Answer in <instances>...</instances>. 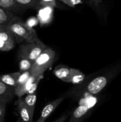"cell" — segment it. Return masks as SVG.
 <instances>
[{
	"mask_svg": "<svg viewBox=\"0 0 121 122\" xmlns=\"http://www.w3.org/2000/svg\"><path fill=\"white\" fill-rule=\"evenodd\" d=\"M5 28L13 33L17 43H33L40 41L35 30L28 27L18 15L14 16L6 25Z\"/></svg>",
	"mask_w": 121,
	"mask_h": 122,
	"instance_id": "cell-1",
	"label": "cell"
},
{
	"mask_svg": "<svg viewBox=\"0 0 121 122\" xmlns=\"http://www.w3.org/2000/svg\"><path fill=\"white\" fill-rule=\"evenodd\" d=\"M121 72V60L106 73L104 75L98 76L91 80L87 86V90L90 94L96 95L103 90L106 86L115 76Z\"/></svg>",
	"mask_w": 121,
	"mask_h": 122,
	"instance_id": "cell-2",
	"label": "cell"
},
{
	"mask_svg": "<svg viewBox=\"0 0 121 122\" xmlns=\"http://www.w3.org/2000/svg\"><path fill=\"white\" fill-rule=\"evenodd\" d=\"M55 57V51L46 46L33 63L30 69L31 75H43V73L53 64Z\"/></svg>",
	"mask_w": 121,
	"mask_h": 122,
	"instance_id": "cell-3",
	"label": "cell"
},
{
	"mask_svg": "<svg viewBox=\"0 0 121 122\" xmlns=\"http://www.w3.org/2000/svg\"><path fill=\"white\" fill-rule=\"evenodd\" d=\"M46 47L41 41L33 43H24L20 46L18 56L21 59H27L34 63Z\"/></svg>",
	"mask_w": 121,
	"mask_h": 122,
	"instance_id": "cell-4",
	"label": "cell"
},
{
	"mask_svg": "<svg viewBox=\"0 0 121 122\" xmlns=\"http://www.w3.org/2000/svg\"><path fill=\"white\" fill-rule=\"evenodd\" d=\"M0 8L13 13L16 15H21L26 11L19 5L15 0H0Z\"/></svg>",
	"mask_w": 121,
	"mask_h": 122,
	"instance_id": "cell-5",
	"label": "cell"
},
{
	"mask_svg": "<svg viewBox=\"0 0 121 122\" xmlns=\"http://www.w3.org/2000/svg\"><path fill=\"white\" fill-rule=\"evenodd\" d=\"M15 88L9 86L0 81V102L8 104L15 97Z\"/></svg>",
	"mask_w": 121,
	"mask_h": 122,
	"instance_id": "cell-6",
	"label": "cell"
},
{
	"mask_svg": "<svg viewBox=\"0 0 121 122\" xmlns=\"http://www.w3.org/2000/svg\"><path fill=\"white\" fill-rule=\"evenodd\" d=\"M63 100L64 98L60 97L47 104L41 112L40 117L36 122H45L49 116L54 112L57 107L60 104Z\"/></svg>",
	"mask_w": 121,
	"mask_h": 122,
	"instance_id": "cell-7",
	"label": "cell"
},
{
	"mask_svg": "<svg viewBox=\"0 0 121 122\" xmlns=\"http://www.w3.org/2000/svg\"><path fill=\"white\" fill-rule=\"evenodd\" d=\"M15 105L22 122H33V118L30 116L29 112L24 102L23 99L19 98L15 102Z\"/></svg>",
	"mask_w": 121,
	"mask_h": 122,
	"instance_id": "cell-8",
	"label": "cell"
},
{
	"mask_svg": "<svg viewBox=\"0 0 121 122\" xmlns=\"http://www.w3.org/2000/svg\"><path fill=\"white\" fill-rule=\"evenodd\" d=\"M20 75L21 73L19 71L1 75H0V81L9 86L15 88L17 86L18 79H19Z\"/></svg>",
	"mask_w": 121,
	"mask_h": 122,
	"instance_id": "cell-9",
	"label": "cell"
},
{
	"mask_svg": "<svg viewBox=\"0 0 121 122\" xmlns=\"http://www.w3.org/2000/svg\"><path fill=\"white\" fill-rule=\"evenodd\" d=\"M89 108L85 105H80L73 112L70 122H81L88 112Z\"/></svg>",
	"mask_w": 121,
	"mask_h": 122,
	"instance_id": "cell-10",
	"label": "cell"
},
{
	"mask_svg": "<svg viewBox=\"0 0 121 122\" xmlns=\"http://www.w3.org/2000/svg\"><path fill=\"white\" fill-rule=\"evenodd\" d=\"M71 68L65 66H58L53 70V73L56 77L64 82H68L69 77L71 73Z\"/></svg>",
	"mask_w": 121,
	"mask_h": 122,
	"instance_id": "cell-11",
	"label": "cell"
},
{
	"mask_svg": "<svg viewBox=\"0 0 121 122\" xmlns=\"http://www.w3.org/2000/svg\"><path fill=\"white\" fill-rule=\"evenodd\" d=\"M40 76V75H39ZM39 76L36 75H30L29 78L27 81V82L20 88H15V94L16 96H17L19 98H21V97L23 96L24 95L27 94V91L30 88L31 85L33 84V82L36 80L37 77Z\"/></svg>",
	"mask_w": 121,
	"mask_h": 122,
	"instance_id": "cell-12",
	"label": "cell"
},
{
	"mask_svg": "<svg viewBox=\"0 0 121 122\" xmlns=\"http://www.w3.org/2000/svg\"><path fill=\"white\" fill-rule=\"evenodd\" d=\"M17 3L24 9L39 10L42 8L40 0H15Z\"/></svg>",
	"mask_w": 121,
	"mask_h": 122,
	"instance_id": "cell-13",
	"label": "cell"
},
{
	"mask_svg": "<svg viewBox=\"0 0 121 122\" xmlns=\"http://www.w3.org/2000/svg\"><path fill=\"white\" fill-rule=\"evenodd\" d=\"M24 102L26 107L29 112L30 116L32 118L33 117V114H34V108H35L36 102L37 100V95L36 92L33 94H28L26 96V97L23 99Z\"/></svg>",
	"mask_w": 121,
	"mask_h": 122,
	"instance_id": "cell-14",
	"label": "cell"
},
{
	"mask_svg": "<svg viewBox=\"0 0 121 122\" xmlns=\"http://www.w3.org/2000/svg\"><path fill=\"white\" fill-rule=\"evenodd\" d=\"M84 79H85V75L81 71L78 69L71 68V73L68 82L74 84H79L84 81Z\"/></svg>",
	"mask_w": 121,
	"mask_h": 122,
	"instance_id": "cell-15",
	"label": "cell"
},
{
	"mask_svg": "<svg viewBox=\"0 0 121 122\" xmlns=\"http://www.w3.org/2000/svg\"><path fill=\"white\" fill-rule=\"evenodd\" d=\"M15 15L12 12L0 8V26L6 25Z\"/></svg>",
	"mask_w": 121,
	"mask_h": 122,
	"instance_id": "cell-16",
	"label": "cell"
},
{
	"mask_svg": "<svg viewBox=\"0 0 121 122\" xmlns=\"http://www.w3.org/2000/svg\"><path fill=\"white\" fill-rule=\"evenodd\" d=\"M0 41L15 46V39L14 36L11 32L7 30L0 32Z\"/></svg>",
	"mask_w": 121,
	"mask_h": 122,
	"instance_id": "cell-17",
	"label": "cell"
},
{
	"mask_svg": "<svg viewBox=\"0 0 121 122\" xmlns=\"http://www.w3.org/2000/svg\"><path fill=\"white\" fill-rule=\"evenodd\" d=\"M33 64V62L28 60L27 59H21L19 64V72L20 73L25 72L26 71L30 70L32 68V65Z\"/></svg>",
	"mask_w": 121,
	"mask_h": 122,
	"instance_id": "cell-18",
	"label": "cell"
},
{
	"mask_svg": "<svg viewBox=\"0 0 121 122\" xmlns=\"http://www.w3.org/2000/svg\"><path fill=\"white\" fill-rule=\"evenodd\" d=\"M31 75V72L30 70H28V71H26L25 72L22 73L20 75V77H19V79L17 81V86L15 88H20V87L22 86L28 80V79L29 78V77Z\"/></svg>",
	"mask_w": 121,
	"mask_h": 122,
	"instance_id": "cell-19",
	"label": "cell"
},
{
	"mask_svg": "<svg viewBox=\"0 0 121 122\" xmlns=\"http://www.w3.org/2000/svg\"><path fill=\"white\" fill-rule=\"evenodd\" d=\"M43 77V75H41L40 76H39L37 77V78L36 79L35 81L33 83V84L31 85L30 88L28 89V91L27 92V95H28V94H34V93L36 92V89L37 88L38 85H39V82L40 81V80L42 79Z\"/></svg>",
	"mask_w": 121,
	"mask_h": 122,
	"instance_id": "cell-20",
	"label": "cell"
},
{
	"mask_svg": "<svg viewBox=\"0 0 121 122\" xmlns=\"http://www.w3.org/2000/svg\"><path fill=\"white\" fill-rule=\"evenodd\" d=\"M42 8L43 7H58V4L56 0H40Z\"/></svg>",
	"mask_w": 121,
	"mask_h": 122,
	"instance_id": "cell-21",
	"label": "cell"
},
{
	"mask_svg": "<svg viewBox=\"0 0 121 122\" xmlns=\"http://www.w3.org/2000/svg\"><path fill=\"white\" fill-rule=\"evenodd\" d=\"M14 47V45L7 44L5 42L0 41V51H9Z\"/></svg>",
	"mask_w": 121,
	"mask_h": 122,
	"instance_id": "cell-22",
	"label": "cell"
},
{
	"mask_svg": "<svg viewBox=\"0 0 121 122\" xmlns=\"http://www.w3.org/2000/svg\"><path fill=\"white\" fill-rule=\"evenodd\" d=\"M60 1L71 7H75L77 5L83 3L82 0H60Z\"/></svg>",
	"mask_w": 121,
	"mask_h": 122,
	"instance_id": "cell-23",
	"label": "cell"
},
{
	"mask_svg": "<svg viewBox=\"0 0 121 122\" xmlns=\"http://www.w3.org/2000/svg\"><path fill=\"white\" fill-rule=\"evenodd\" d=\"M6 106H7V104L0 102V122H4Z\"/></svg>",
	"mask_w": 121,
	"mask_h": 122,
	"instance_id": "cell-24",
	"label": "cell"
},
{
	"mask_svg": "<svg viewBox=\"0 0 121 122\" xmlns=\"http://www.w3.org/2000/svg\"><path fill=\"white\" fill-rule=\"evenodd\" d=\"M86 3H87L91 7L98 8V6L100 4H102L103 2L102 0H87Z\"/></svg>",
	"mask_w": 121,
	"mask_h": 122,
	"instance_id": "cell-25",
	"label": "cell"
},
{
	"mask_svg": "<svg viewBox=\"0 0 121 122\" xmlns=\"http://www.w3.org/2000/svg\"><path fill=\"white\" fill-rule=\"evenodd\" d=\"M37 23H38L37 19L35 17H32L27 20V22L26 23V25H27L28 27H30V28H33V26L37 25Z\"/></svg>",
	"mask_w": 121,
	"mask_h": 122,
	"instance_id": "cell-26",
	"label": "cell"
},
{
	"mask_svg": "<svg viewBox=\"0 0 121 122\" xmlns=\"http://www.w3.org/2000/svg\"><path fill=\"white\" fill-rule=\"evenodd\" d=\"M68 116V114H64V115L62 116L60 118L57 119L56 120H55L54 122H65V120H66V119H67Z\"/></svg>",
	"mask_w": 121,
	"mask_h": 122,
	"instance_id": "cell-27",
	"label": "cell"
},
{
	"mask_svg": "<svg viewBox=\"0 0 121 122\" xmlns=\"http://www.w3.org/2000/svg\"><path fill=\"white\" fill-rule=\"evenodd\" d=\"M5 26L6 25H4V26H0V32L5 30H6Z\"/></svg>",
	"mask_w": 121,
	"mask_h": 122,
	"instance_id": "cell-28",
	"label": "cell"
},
{
	"mask_svg": "<svg viewBox=\"0 0 121 122\" xmlns=\"http://www.w3.org/2000/svg\"><path fill=\"white\" fill-rule=\"evenodd\" d=\"M84 2H86V1H87V0H84Z\"/></svg>",
	"mask_w": 121,
	"mask_h": 122,
	"instance_id": "cell-29",
	"label": "cell"
}]
</instances>
